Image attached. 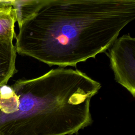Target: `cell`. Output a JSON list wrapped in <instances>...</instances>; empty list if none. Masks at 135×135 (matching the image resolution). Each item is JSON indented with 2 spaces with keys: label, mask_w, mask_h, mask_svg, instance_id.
Returning a JSON list of instances; mask_svg holds the SVG:
<instances>
[{
  "label": "cell",
  "mask_w": 135,
  "mask_h": 135,
  "mask_svg": "<svg viewBox=\"0 0 135 135\" xmlns=\"http://www.w3.org/2000/svg\"><path fill=\"white\" fill-rule=\"evenodd\" d=\"M135 18V0H32L16 51L50 66H75L109 49Z\"/></svg>",
  "instance_id": "obj_1"
},
{
  "label": "cell",
  "mask_w": 135,
  "mask_h": 135,
  "mask_svg": "<svg viewBox=\"0 0 135 135\" xmlns=\"http://www.w3.org/2000/svg\"><path fill=\"white\" fill-rule=\"evenodd\" d=\"M100 82L78 69L58 68L0 86V135H73L92 124L91 99Z\"/></svg>",
  "instance_id": "obj_2"
},
{
  "label": "cell",
  "mask_w": 135,
  "mask_h": 135,
  "mask_svg": "<svg viewBox=\"0 0 135 135\" xmlns=\"http://www.w3.org/2000/svg\"><path fill=\"white\" fill-rule=\"evenodd\" d=\"M115 80L135 97V39L129 34L117 38L107 53Z\"/></svg>",
  "instance_id": "obj_3"
},
{
  "label": "cell",
  "mask_w": 135,
  "mask_h": 135,
  "mask_svg": "<svg viewBox=\"0 0 135 135\" xmlns=\"http://www.w3.org/2000/svg\"><path fill=\"white\" fill-rule=\"evenodd\" d=\"M16 51L13 40L0 37V86L7 84L17 72Z\"/></svg>",
  "instance_id": "obj_4"
},
{
  "label": "cell",
  "mask_w": 135,
  "mask_h": 135,
  "mask_svg": "<svg viewBox=\"0 0 135 135\" xmlns=\"http://www.w3.org/2000/svg\"><path fill=\"white\" fill-rule=\"evenodd\" d=\"M16 18L12 5L0 9V37L13 40L16 37L14 31Z\"/></svg>",
  "instance_id": "obj_5"
},
{
  "label": "cell",
  "mask_w": 135,
  "mask_h": 135,
  "mask_svg": "<svg viewBox=\"0 0 135 135\" xmlns=\"http://www.w3.org/2000/svg\"><path fill=\"white\" fill-rule=\"evenodd\" d=\"M13 0H0V9L12 5Z\"/></svg>",
  "instance_id": "obj_6"
}]
</instances>
